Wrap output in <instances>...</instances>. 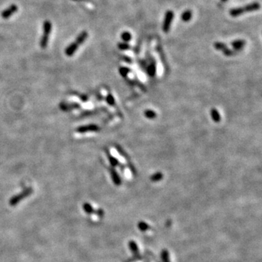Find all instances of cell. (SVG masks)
<instances>
[{
	"label": "cell",
	"mask_w": 262,
	"mask_h": 262,
	"mask_svg": "<svg viewBox=\"0 0 262 262\" xmlns=\"http://www.w3.org/2000/svg\"><path fill=\"white\" fill-rule=\"evenodd\" d=\"M52 30V23L50 21H45L43 24V35L40 40V47L42 48H46L48 44L49 36Z\"/></svg>",
	"instance_id": "cell-1"
},
{
	"label": "cell",
	"mask_w": 262,
	"mask_h": 262,
	"mask_svg": "<svg viewBox=\"0 0 262 262\" xmlns=\"http://www.w3.org/2000/svg\"><path fill=\"white\" fill-rule=\"evenodd\" d=\"M174 18V12L172 10H168L165 15V19L162 23V31L165 33H168L170 31L172 21Z\"/></svg>",
	"instance_id": "cell-2"
},
{
	"label": "cell",
	"mask_w": 262,
	"mask_h": 262,
	"mask_svg": "<svg viewBox=\"0 0 262 262\" xmlns=\"http://www.w3.org/2000/svg\"><path fill=\"white\" fill-rule=\"evenodd\" d=\"M18 10V7L16 5H11L7 9L4 10L2 12L1 15L4 19H8L10 16L15 13Z\"/></svg>",
	"instance_id": "cell-3"
},
{
	"label": "cell",
	"mask_w": 262,
	"mask_h": 262,
	"mask_svg": "<svg viewBox=\"0 0 262 262\" xmlns=\"http://www.w3.org/2000/svg\"><path fill=\"white\" fill-rule=\"evenodd\" d=\"M99 130V128L95 124H87V125L80 126L77 128L76 131L79 133H85L87 132H96Z\"/></svg>",
	"instance_id": "cell-4"
},
{
	"label": "cell",
	"mask_w": 262,
	"mask_h": 262,
	"mask_svg": "<svg viewBox=\"0 0 262 262\" xmlns=\"http://www.w3.org/2000/svg\"><path fill=\"white\" fill-rule=\"evenodd\" d=\"M79 45L76 42H74L68 46L65 50V53L67 56H71L74 54V53L77 50Z\"/></svg>",
	"instance_id": "cell-5"
},
{
	"label": "cell",
	"mask_w": 262,
	"mask_h": 262,
	"mask_svg": "<svg viewBox=\"0 0 262 262\" xmlns=\"http://www.w3.org/2000/svg\"><path fill=\"white\" fill-rule=\"evenodd\" d=\"M80 107V104H76V103H74V104L61 103L60 104V109L63 110V111H69L74 109H79Z\"/></svg>",
	"instance_id": "cell-6"
},
{
	"label": "cell",
	"mask_w": 262,
	"mask_h": 262,
	"mask_svg": "<svg viewBox=\"0 0 262 262\" xmlns=\"http://www.w3.org/2000/svg\"><path fill=\"white\" fill-rule=\"evenodd\" d=\"M245 12H253L260 9V4L259 2H253L243 7Z\"/></svg>",
	"instance_id": "cell-7"
},
{
	"label": "cell",
	"mask_w": 262,
	"mask_h": 262,
	"mask_svg": "<svg viewBox=\"0 0 262 262\" xmlns=\"http://www.w3.org/2000/svg\"><path fill=\"white\" fill-rule=\"evenodd\" d=\"M231 45H232V46L234 48V50L238 51V50H242V49L243 48V47H244L245 45V41L243 39L235 40V41L232 42Z\"/></svg>",
	"instance_id": "cell-8"
},
{
	"label": "cell",
	"mask_w": 262,
	"mask_h": 262,
	"mask_svg": "<svg viewBox=\"0 0 262 262\" xmlns=\"http://www.w3.org/2000/svg\"><path fill=\"white\" fill-rule=\"evenodd\" d=\"M105 151H106V156H107L108 159L109 160L111 165L112 167H117V166L120 165V162H119L118 159H117V158H114V157L112 155H111V154L109 153V150H108L107 149H106Z\"/></svg>",
	"instance_id": "cell-9"
},
{
	"label": "cell",
	"mask_w": 262,
	"mask_h": 262,
	"mask_svg": "<svg viewBox=\"0 0 262 262\" xmlns=\"http://www.w3.org/2000/svg\"><path fill=\"white\" fill-rule=\"evenodd\" d=\"M244 12H245L244 8H243V7H236V8H233L230 10V15L232 16V17L235 18V17H238V16L241 15H243V13H244Z\"/></svg>",
	"instance_id": "cell-10"
},
{
	"label": "cell",
	"mask_w": 262,
	"mask_h": 262,
	"mask_svg": "<svg viewBox=\"0 0 262 262\" xmlns=\"http://www.w3.org/2000/svg\"><path fill=\"white\" fill-rule=\"evenodd\" d=\"M87 36H88V33L85 32V31H83V32H82L80 34H79L77 37L76 40H75V42H76L79 45H82V44L85 43V41L87 38Z\"/></svg>",
	"instance_id": "cell-11"
},
{
	"label": "cell",
	"mask_w": 262,
	"mask_h": 262,
	"mask_svg": "<svg viewBox=\"0 0 262 262\" xmlns=\"http://www.w3.org/2000/svg\"><path fill=\"white\" fill-rule=\"evenodd\" d=\"M110 172H111V178H112V180L114 181V184H117V185L120 184V183H121L120 178L118 175V174H117L116 170L114 169V168H111V169L110 170Z\"/></svg>",
	"instance_id": "cell-12"
},
{
	"label": "cell",
	"mask_w": 262,
	"mask_h": 262,
	"mask_svg": "<svg viewBox=\"0 0 262 262\" xmlns=\"http://www.w3.org/2000/svg\"><path fill=\"white\" fill-rule=\"evenodd\" d=\"M192 12L191 10H185L181 15V20L184 22H188L192 19Z\"/></svg>",
	"instance_id": "cell-13"
},
{
	"label": "cell",
	"mask_w": 262,
	"mask_h": 262,
	"mask_svg": "<svg viewBox=\"0 0 262 262\" xmlns=\"http://www.w3.org/2000/svg\"><path fill=\"white\" fill-rule=\"evenodd\" d=\"M211 117L213 120L216 122H219L221 120V117H220V114L218 111L217 109H213L211 110Z\"/></svg>",
	"instance_id": "cell-14"
},
{
	"label": "cell",
	"mask_w": 262,
	"mask_h": 262,
	"mask_svg": "<svg viewBox=\"0 0 262 262\" xmlns=\"http://www.w3.org/2000/svg\"><path fill=\"white\" fill-rule=\"evenodd\" d=\"M144 115H145V117L146 118L150 119V120H152V119H155V117H157V114L155 111H154L153 110H146L145 111H144Z\"/></svg>",
	"instance_id": "cell-15"
},
{
	"label": "cell",
	"mask_w": 262,
	"mask_h": 262,
	"mask_svg": "<svg viewBox=\"0 0 262 262\" xmlns=\"http://www.w3.org/2000/svg\"><path fill=\"white\" fill-rule=\"evenodd\" d=\"M121 39L123 40L124 43H128L132 39L131 34L128 32H124L121 34Z\"/></svg>",
	"instance_id": "cell-16"
},
{
	"label": "cell",
	"mask_w": 262,
	"mask_h": 262,
	"mask_svg": "<svg viewBox=\"0 0 262 262\" xmlns=\"http://www.w3.org/2000/svg\"><path fill=\"white\" fill-rule=\"evenodd\" d=\"M213 47L217 50H223L227 47L226 44L221 43V42H216V43L213 44Z\"/></svg>",
	"instance_id": "cell-17"
},
{
	"label": "cell",
	"mask_w": 262,
	"mask_h": 262,
	"mask_svg": "<svg viewBox=\"0 0 262 262\" xmlns=\"http://www.w3.org/2000/svg\"><path fill=\"white\" fill-rule=\"evenodd\" d=\"M163 178L162 174L161 173H155L154 175H152L150 178V179H151L152 181H160L161 179H162Z\"/></svg>",
	"instance_id": "cell-18"
},
{
	"label": "cell",
	"mask_w": 262,
	"mask_h": 262,
	"mask_svg": "<svg viewBox=\"0 0 262 262\" xmlns=\"http://www.w3.org/2000/svg\"><path fill=\"white\" fill-rule=\"evenodd\" d=\"M106 101H107V103L109 104L110 106H114L115 104L114 101V97L112 96V95L111 94H108L107 96H106Z\"/></svg>",
	"instance_id": "cell-19"
},
{
	"label": "cell",
	"mask_w": 262,
	"mask_h": 262,
	"mask_svg": "<svg viewBox=\"0 0 262 262\" xmlns=\"http://www.w3.org/2000/svg\"><path fill=\"white\" fill-rule=\"evenodd\" d=\"M118 47L119 49L121 50H128V49H130L131 47H130V45H128L127 43H120L118 44Z\"/></svg>",
	"instance_id": "cell-20"
},
{
	"label": "cell",
	"mask_w": 262,
	"mask_h": 262,
	"mask_svg": "<svg viewBox=\"0 0 262 262\" xmlns=\"http://www.w3.org/2000/svg\"><path fill=\"white\" fill-rule=\"evenodd\" d=\"M155 70H156V66H155V63H151V65L148 67V72L151 76H153L155 73Z\"/></svg>",
	"instance_id": "cell-21"
},
{
	"label": "cell",
	"mask_w": 262,
	"mask_h": 262,
	"mask_svg": "<svg viewBox=\"0 0 262 262\" xmlns=\"http://www.w3.org/2000/svg\"><path fill=\"white\" fill-rule=\"evenodd\" d=\"M129 72H130L129 69H128V68H126V67H121L120 69V74L122 75V76H123V77H126V76H127V74Z\"/></svg>",
	"instance_id": "cell-22"
},
{
	"label": "cell",
	"mask_w": 262,
	"mask_h": 262,
	"mask_svg": "<svg viewBox=\"0 0 262 262\" xmlns=\"http://www.w3.org/2000/svg\"><path fill=\"white\" fill-rule=\"evenodd\" d=\"M223 54H224L226 56H233L234 53V50H231V49L228 48V47H226V48L225 49V50H223Z\"/></svg>",
	"instance_id": "cell-23"
},
{
	"label": "cell",
	"mask_w": 262,
	"mask_h": 262,
	"mask_svg": "<svg viewBox=\"0 0 262 262\" xmlns=\"http://www.w3.org/2000/svg\"><path fill=\"white\" fill-rule=\"evenodd\" d=\"M85 98V96H82V97H81V98H82V100H83V98ZM87 100V98H85V99H84V101H86V100Z\"/></svg>",
	"instance_id": "cell-24"
},
{
	"label": "cell",
	"mask_w": 262,
	"mask_h": 262,
	"mask_svg": "<svg viewBox=\"0 0 262 262\" xmlns=\"http://www.w3.org/2000/svg\"><path fill=\"white\" fill-rule=\"evenodd\" d=\"M221 2H226L227 0H221Z\"/></svg>",
	"instance_id": "cell-25"
},
{
	"label": "cell",
	"mask_w": 262,
	"mask_h": 262,
	"mask_svg": "<svg viewBox=\"0 0 262 262\" xmlns=\"http://www.w3.org/2000/svg\"><path fill=\"white\" fill-rule=\"evenodd\" d=\"M74 1H81V0H74Z\"/></svg>",
	"instance_id": "cell-26"
}]
</instances>
